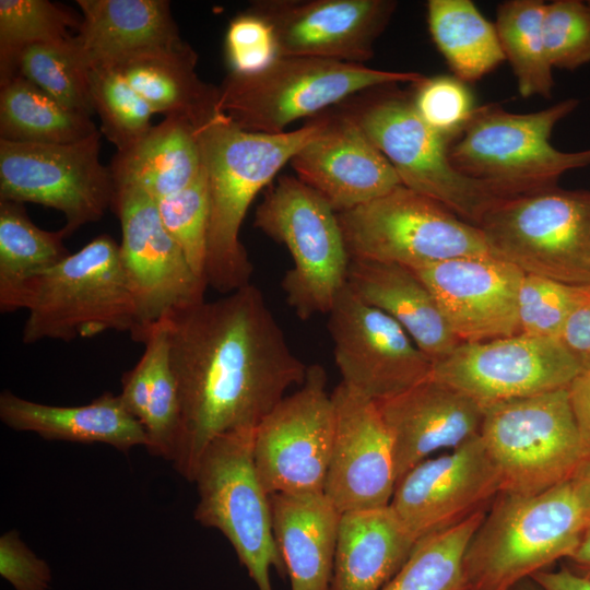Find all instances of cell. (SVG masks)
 Listing matches in <instances>:
<instances>
[{"instance_id":"1","label":"cell","mask_w":590,"mask_h":590,"mask_svg":"<svg viewBox=\"0 0 590 590\" xmlns=\"http://www.w3.org/2000/svg\"><path fill=\"white\" fill-rule=\"evenodd\" d=\"M166 322L180 406L172 463L192 482L209 444L256 429L290 388L305 381L308 366L251 283L178 310Z\"/></svg>"},{"instance_id":"2","label":"cell","mask_w":590,"mask_h":590,"mask_svg":"<svg viewBox=\"0 0 590 590\" xmlns=\"http://www.w3.org/2000/svg\"><path fill=\"white\" fill-rule=\"evenodd\" d=\"M321 127L318 115L295 130L256 133L217 113L198 129L209 191L208 287L226 295L250 284L253 268L239 236L247 211Z\"/></svg>"},{"instance_id":"3","label":"cell","mask_w":590,"mask_h":590,"mask_svg":"<svg viewBox=\"0 0 590 590\" xmlns=\"http://www.w3.org/2000/svg\"><path fill=\"white\" fill-rule=\"evenodd\" d=\"M588 526L571 481L532 495L500 493L467 547L465 589H511L566 559Z\"/></svg>"},{"instance_id":"4","label":"cell","mask_w":590,"mask_h":590,"mask_svg":"<svg viewBox=\"0 0 590 590\" xmlns=\"http://www.w3.org/2000/svg\"><path fill=\"white\" fill-rule=\"evenodd\" d=\"M22 341L70 342L107 331L133 332L135 311L119 244L103 234L26 285Z\"/></svg>"},{"instance_id":"5","label":"cell","mask_w":590,"mask_h":590,"mask_svg":"<svg viewBox=\"0 0 590 590\" xmlns=\"http://www.w3.org/2000/svg\"><path fill=\"white\" fill-rule=\"evenodd\" d=\"M425 75L308 57H278L266 69L229 72L219 86V111L243 130L285 132L292 122L316 117L365 91L420 82Z\"/></svg>"},{"instance_id":"6","label":"cell","mask_w":590,"mask_h":590,"mask_svg":"<svg viewBox=\"0 0 590 590\" xmlns=\"http://www.w3.org/2000/svg\"><path fill=\"white\" fill-rule=\"evenodd\" d=\"M392 86L357 94L345 101L340 110L389 161L402 186L479 227L484 215L505 198L457 170L448 154L451 142L422 120L411 96Z\"/></svg>"},{"instance_id":"7","label":"cell","mask_w":590,"mask_h":590,"mask_svg":"<svg viewBox=\"0 0 590 590\" xmlns=\"http://www.w3.org/2000/svg\"><path fill=\"white\" fill-rule=\"evenodd\" d=\"M564 99L530 114H512L497 105L476 108L450 144L449 158L457 170L511 198L557 185L559 177L590 164V149L556 150L550 142L556 123L578 106Z\"/></svg>"},{"instance_id":"8","label":"cell","mask_w":590,"mask_h":590,"mask_svg":"<svg viewBox=\"0 0 590 590\" xmlns=\"http://www.w3.org/2000/svg\"><path fill=\"white\" fill-rule=\"evenodd\" d=\"M253 224L291 255L281 286L294 312L302 320L328 315L351 262L338 213L297 177L282 176L266 192Z\"/></svg>"},{"instance_id":"9","label":"cell","mask_w":590,"mask_h":590,"mask_svg":"<svg viewBox=\"0 0 590 590\" xmlns=\"http://www.w3.org/2000/svg\"><path fill=\"white\" fill-rule=\"evenodd\" d=\"M479 227L491 255L524 274L590 285V191L556 185L505 198Z\"/></svg>"},{"instance_id":"10","label":"cell","mask_w":590,"mask_h":590,"mask_svg":"<svg viewBox=\"0 0 590 590\" xmlns=\"http://www.w3.org/2000/svg\"><path fill=\"white\" fill-rule=\"evenodd\" d=\"M483 409L480 436L502 493L532 495L570 481L588 457L568 387Z\"/></svg>"},{"instance_id":"11","label":"cell","mask_w":590,"mask_h":590,"mask_svg":"<svg viewBox=\"0 0 590 590\" xmlns=\"http://www.w3.org/2000/svg\"><path fill=\"white\" fill-rule=\"evenodd\" d=\"M253 436L255 429L236 430L209 444L192 481L199 496L193 516L228 540L258 590H273L271 568L281 575L286 569L273 534L270 494L253 460Z\"/></svg>"},{"instance_id":"12","label":"cell","mask_w":590,"mask_h":590,"mask_svg":"<svg viewBox=\"0 0 590 590\" xmlns=\"http://www.w3.org/2000/svg\"><path fill=\"white\" fill-rule=\"evenodd\" d=\"M338 217L351 259L414 270L461 257L492 256L480 227L404 186Z\"/></svg>"},{"instance_id":"13","label":"cell","mask_w":590,"mask_h":590,"mask_svg":"<svg viewBox=\"0 0 590 590\" xmlns=\"http://www.w3.org/2000/svg\"><path fill=\"white\" fill-rule=\"evenodd\" d=\"M101 131L71 143L0 139V200L60 211L66 236L99 221L113 206L115 186L99 160Z\"/></svg>"},{"instance_id":"14","label":"cell","mask_w":590,"mask_h":590,"mask_svg":"<svg viewBox=\"0 0 590 590\" xmlns=\"http://www.w3.org/2000/svg\"><path fill=\"white\" fill-rule=\"evenodd\" d=\"M111 208L121 226L120 259L134 304L131 338L139 342L153 324L204 300L208 284L164 227L155 200L137 189H116Z\"/></svg>"},{"instance_id":"15","label":"cell","mask_w":590,"mask_h":590,"mask_svg":"<svg viewBox=\"0 0 590 590\" xmlns=\"http://www.w3.org/2000/svg\"><path fill=\"white\" fill-rule=\"evenodd\" d=\"M318 364L305 381L259 423L253 460L269 494L323 492L333 434L334 405Z\"/></svg>"},{"instance_id":"16","label":"cell","mask_w":590,"mask_h":590,"mask_svg":"<svg viewBox=\"0 0 590 590\" xmlns=\"http://www.w3.org/2000/svg\"><path fill=\"white\" fill-rule=\"evenodd\" d=\"M582 371L560 340L519 333L461 342L433 364L432 377L485 408L569 387Z\"/></svg>"},{"instance_id":"17","label":"cell","mask_w":590,"mask_h":590,"mask_svg":"<svg viewBox=\"0 0 590 590\" xmlns=\"http://www.w3.org/2000/svg\"><path fill=\"white\" fill-rule=\"evenodd\" d=\"M342 382L378 402L432 376L433 362L404 329L346 285L328 312Z\"/></svg>"},{"instance_id":"18","label":"cell","mask_w":590,"mask_h":590,"mask_svg":"<svg viewBox=\"0 0 590 590\" xmlns=\"http://www.w3.org/2000/svg\"><path fill=\"white\" fill-rule=\"evenodd\" d=\"M500 493V476L479 435L408 471L390 507L417 542L487 510Z\"/></svg>"},{"instance_id":"19","label":"cell","mask_w":590,"mask_h":590,"mask_svg":"<svg viewBox=\"0 0 590 590\" xmlns=\"http://www.w3.org/2000/svg\"><path fill=\"white\" fill-rule=\"evenodd\" d=\"M323 493L341 512L387 507L398 477L392 436L377 402L340 382Z\"/></svg>"},{"instance_id":"20","label":"cell","mask_w":590,"mask_h":590,"mask_svg":"<svg viewBox=\"0 0 590 590\" xmlns=\"http://www.w3.org/2000/svg\"><path fill=\"white\" fill-rule=\"evenodd\" d=\"M396 8L392 0H261L249 10L271 25L278 57L364 64Z\"/></svg>"},{"instance_id":"21","label":"cell","mask_w":590,"mask_h":590,"mask_svg":"<svg viewBox=\"0 0 590 590\" xmlns=\"http://www.w3.org/2000/svg\"><path fill=\"white\" fill-rule=\"evenodd\" d=\"M413 271L460 342L519 334L518 294L524 273L517 267L493 256H477Z\"/></svg>"},{"instance_id":"22","label":"cell","mask_w":590,"mask_h":590,"mask_svg":"<svg viewBox=\"0 0 590 590\" xmlns=\"http://www.w3.org/2000/svg\"><path fill=\"white\" fill-rule=\"evenodd\" d=\"M321 116V130L290 164L337 213L402 186L389 161L351 118L341 110Z\"/></svg>"},{"instance_id":"23","label":"cell","mask_w":590,"mask_h":590,"mask_svg":"<svg viewBox=\"0 0 590 590\" xmlns=\"http://www.w3.org/2000/svg\"><path fill=\"white\" fill-rule=\"evenodd\" d=\"M377 405L392 436L398 481L434 453L479 436L484 413L476 401L432 376Z\"/></svg>"},{"instance_id":"24","label":"cell","mask_w":590,"mask_h":590,"mask_svg":"<svg viewBox=\"0 0 590 590\" xmlns=\"http://www.w3.org/2000/svg\"><path fill=\"white\" fill-rule=\"evenodd\" d=\"M81 25L73 42L90 70L130 58L184 48L165 0H76Z\"/></svg>"},{"instance_id":"25","label":"cell","mask_w":590,"mask_h":590,"mask_svg":"<svg viewBox=\"0 0 590 590\" xmlns=\"http://www.w3.org/2000/svg\"><path fill=\"white\" fill-rule=\"evenodd\" d=\"M346 283L364 302L397 321L433 364L461 343L433 294L412 269L391 262L351 259Z\"/></svg>"},{"instance_id":"26","label":"cell","mask_w":590,"mask_h":590,"mask_svg":"<svg viewBox=\"0 0 590 590\" xmlns=\"http://www.w3.org/2000/svg\"><path fill=\"white\" fill-rule=\"evenodd\" d=\"M291 590H330L341 512L323 492L270 494Z\"/></svg>"},{"instance_id":"27","label":"cell","mask_w":590,"mask_h":590,"mask_svg":"<svg viewBox=\"0 0 590 590\" xmlns=\"http://www.w3.org/2000/svg\"><path fill=\"white\" fill-rule=\"evenodd\" d=\"M0 420L12 429L33 432L45 439L102 442L125 453L149 445L143 424L129 413L119 394L108 391L84 405L58 406L4 390L0 394Z\"/></svg>"},{"instance_id":"28","label":"cell","mask_w":590,"mask_h":590,"mask_svg":"<svg viewBox=\"0 0 590 590\" xmlns=\"http://www.w3.org/2000/svg\"><path fill=\"white\" fill-rule=\"evenodd\" d=\"M415 544L390 505L341 514L330 590H382Z\"/></svg>"},{"instance_id":"29","label":"cell","mask_w":590,"mask_h":590,"mask_svg":"<svg viewBox=\"0 0 590 590\" xmlns=\"http://www.w3.org/2000/svg\"><path fill=\"white\" fill-rule=\"evenodd\" d=\"M115 190L137 189L158 200L189 186L203 169L198 128L166 117L139 141L117 151L109 166Z\"/></svg>"},{"instance_id":"30","label":"cell","mask_w":590,"mask_h":590,"mask_svg":"<svg viewBox=\"0 0 590 590\" xmlns=\"http://www.w3.org/2000/svg\"><path fill=\"white\" fill-rule=\"evenodd\" d=\"M198 56L186 45L175 50L143 54L115 67L154 114L182 118L198 129L219 111V86L196 72Z\"/></svg>"},{"instance_id":"31","label":"cell","mask_w":590,"mask_h":590,"mask_svg":"<svg viewBox=\"0 0 590 590\" xmlns=\"http://www.w3.org/2000/svg\"><path fill=\"white\" fill-rule=\"evenodd\" d=\"M66 234L36 226L22 203L0 200V311L21 309L23 292L35 276L55 267L70 252Z\"/></svg>"},{"instance_id":"32","label":"cell","mask_w":590,"mask_h":590,"mask_svg":"<svg viewBox=\"0 0 590 590\" xmlns=\"http://www.w3.org/2000/svg\"><path fill=\"white\" fill-rule=\"evenodd\" d=\"M427 23L432 38L455 76L482 79L506 60L495 24L470 0H429Z\"/></svg>"},{"instance_id":"33","label":"cell","mask_w":590,"mask_h":590,"mask_svg":"<svg viewBox=\"0 0 590 590\" xmlns=\"http://www.w3.org/2000/svg\"><path fill=\"white\" fill-rule=\"evenodd\" d=\"M0 139L22 143H71L97 128L90 115L59 103L30 81L0 80Z\"/></svg>"},{"instance_id":"34","label":"cell","mask_w":590,"mask_h":590,"mask_svg":"<svg viewBox=\"0 0 590 590\" xmlns=\"http://www.w3.org/2000/svg\"><path fill=\"white\" fill-rule=\"evenodd\" d=\"M545 7L542 0H509L497 8L495 27L522 97L552 96L553 67L543 30Z\"/></svg>"},{"instance_id":"35","label":"cell","mask_w":590,"mask_h":590,"mask_svg":"<svg viewBox=\"0 0 590 590\" xmlns=\"http://www.w3.org/2000/svg\"><path fill=\"white\" fill-rule=\"evenodd\" d=\"M21 76L64 106L86 114L94 113L88 69L73 42L27 46L14 55L0 59V80Z\"/></svg>"},{"instance_id":"36","label":"cell","mask_w":590,"mask_h":590,"mask_svg":"<svg viewBox=\"0 0 590 590\" xmlns=\"http://www.w3.org/2000/svg\"><path fill=\"white\" fill-rule=\"evenodd\" d=\"M486 511L417 541L382 590H467L464 554Z\"/></svg>"},{"instance_id":"37","label":"cell","mask_w":590,"mask_h":590,"mask_svg":"<svg viewBox=\"0 0 590 590\" xmlns=\"http://www.w3.org/2000/svg\"><path fill=\"white\" fill-rule=\"evenodd\" d=\"M139 342L144 344L152 358L149 405L143 422L149 438L146 449L151 455L172 462L180 425V406L169 364L166 318L150 327Z\"/></svg>"},{"instance_id":"38","label":"cell","mask_w":590,"mask_h":590,"mask_svg":"<svg viewBox=\"0 0 590 590\" xmlns=\"http://www.w3.org/2000/svg\"><path fill=\"white\" fill-rule=\"evenodd\" d=\"M92 105L102 121L101 132L117 151L142 139L153 127L150 105L115 68L88 70Z\"/></svg>"},{"instance_id":"39","label":"cell","mask_w":590,"mask_h":590,"mask_svg":"<svg viewBox=\"0 0 590 590\" xmlns=\"http://www.w3.org/2000/svg\"><path fill=\"white\" fill-rule=\"evenodd\" d=\"M81 16L49 0L0 1V59L36 44L72 38Z\"/></svg>"},{"instance_id":"40","label":"cell","mask_w":590,"mask_h":590,"mask_svg":"<svg viewBox=\"0 0 590 590\" xmlns=\"http://www.w3.org/2000/svg\"><path fill=\"white\" fill-rule=\"evenodd\" d=\"M590 299V285L524 274L518 294L519 333L559 340L570 317Z\"/></svg>"},{"instance_id":"41","label":"cell","mask_w":590,"mask_h":590,"mask_svg":"<svg viewBox=\"0 0 590 590\" xmlns=\"http://www.w3.org/2000/svg\"><path fill=\"white\" fill-rule=\"evenodd\" d=\"M155 202L164 227L182 250L193 272L205 281L209 191L204 167L189 186Z\"/></svg>"},{"instance_id":"42","label":"cell","mask_w":590,"mask_h":590,"mask_svg":"<svg viewBox=\"0 0 590 590\" xmlns=\"http://www.w3.org/2000/svg\"><path fill=\"white\" fill-rule=\"evenodd\" d=\"M413 86L411 99L418 116L432 130L452 143L476 109L465 82L455 75H435L424 76Z\"/></svg>"},{"instance_id":"43","label":"cell","mask_w":590,"mask_h":590,"mask_svg":"<svg viewBox=\"0 0 590 590\" xmlns=\"http://www.w3.org/2000/svg\"><path fill=\"white\" fill-rule=\"evenodd\" d=\"M543 30L553 68L574 70L590 62V3L580 0L546 3Z\"/></svg>"},{"instance_id":"44","label":"cell","mask_w":590,"mask_h":590,"mask_svg":"<svg viewBox=\"0 0 590 590\" xmlns=\"http://www.w3.org/2000/svg\"><path fill=\"white\" fill-rule=\"evenodd\" d=\"M225 56L233 73L251 74L266 69L278 58L271 25L249 9L240 13L228 25Z\"/></svg>"},{"instance_id":"45","label":"cell","mask_w":590,"mask_h":590,"mask_svg":"<svg viewBox=\"0 0 590 590\" xmlns=\"http://www.w3.org/2000/svg\"><path fill=\"white\" fill-rule=\"evenodd\" d=\"M0 575L15 590H48L51 581L49 565L26 546L16 530L0 538Z\"/></svg>"},{"instance_id":"46","label":"cell","mask_w":590,"mask_h":590,"mask_svg":"<svg viewBox=\"0 0 590 590\" xmlns=\"http://www.w3.org/2000/svg\"><path fill=\"white\" fill-rule=\"evenodd\" d=\"M152 375V358L148 349L139 362L121 378V393L119 394L123 405L142 424L149 405L150 387Z\"/></svg>"},{"instance_id":"47","label":"cell","mask_w":590,"mask_h":590,"mask_svg":"<svg viewBox=\"0 0 590 590\" xmlns=\"http://www.w3.org/2000/svg\"><path fill=\"white\" fill-rule=\"evenodd\" d=\"M559 340L582 366L590 359V299L570 317Z\"/></svg>"},{"instance_id":"48","label":"cell","mask_w":590,"mask_h":590,"mask_svg":"<svg viewBox=\"0 0 590 590\" xmlns=\"http://www.w3.org/2000/svg\"><path fill=\"white\" fill-rule=\"evenodd\" d=\"M568 389L579 433L587 456L590 457V374L583 370Z\"/></svg>"},{"instance_id":"49","label":"cell","mask_w":590,"mask_h":590,"mask_svg":"<svg viewBox=\"0 0 590 590\" xmlns=\"http://www.w3.org/2000/svg\"><path fill=\"white\" fill-rule=\"evenodd\" d=\"M543 590H590V580L566 567L542 570L531 577Z\"/></svg>"},{"instance_id":"50","label":"cell","mask_w":590,"mask_h":590,"mask_svg":"<svg viewBox=\"0 0 590 590\" xmlns=\"http://www.w3.org/2000/svg\"><path fill=\"white\" fill-rule=\"evenodd\" d=\"M564 567L590 580V526L585 530L577 547L564 559Z\"/></svg>"},{"instance_id":"51","label":"cell","mask_w":590,"mask_h":590,"mask_svg":"<svg viewBox=\"0 0 590 590\" xmlns=\"http://www.w3.org/2000/svg\"><path fill=\"white\" fill-rule=\"evenodd\" d=\"M570 481L590 526V457L585 459Z\"/></svg>"},{"instance_id":"52","label":"cell","mask_w":590,"mask_h":590,"mask_svg":"<svg viewBox=\"0 0 590 590\" xmlns=\"http://www.w3.org/2000/svg\"><path fill=\"white\" fill-rule=\"evenodd\" d=\"M510 590H543L532 578L516 583Z\"/></svg>"},{"instance_id":"53","label":"cell","mask_w":590,"mask_h":590,"mask_svg":"<svg viewBox=\"0 0 590 590\" xmlns=\"http://www.w3.org/2000/svg\"><path fill=\"white\" fill-rule=\"evenodd\" d=\"M583 370L590 374V359L583 364Z\"/></svg>"},{"instance_id":"54","label":"cell","mask_w":590,"mask_h":590,"mask_svg":"<svg viewBox=\"0 0 590 590\" xmlns=\"http://www.w3.org/2000/svg\"><path fill=\"white\" fill-rule=\"evenodd\" d=\"M500 590H510V589H500Z\"/></svg>"}]
</instances>
